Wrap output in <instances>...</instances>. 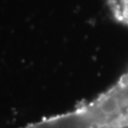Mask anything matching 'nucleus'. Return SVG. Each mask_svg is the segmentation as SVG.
Masks as SVG:
<instances>
[{"label": "nucleus", "instance_id": "nucleus-1", "mask_svg": "<svg viewBox=\"0 0 128 128\" xmlns=\"http://www.w3.org/2000/svg\"><path fill=\"white\" fill-rule=\"evenodd\" d=\"M20 128H128V69L94 99Z\"/></svg>", "mask_w": 128, "mask_h": 128}, {"label": "nucleus", "instance_id": "nucleus-2", "mask_svg": "<svg viewBox=\"0 0 128 128\" xmlns=\"http://www.w3.org/2000/svg\"><path fill=\"white\" fill-rule=\"evenodd\" d=\"M106 2L115 20L128 28V0H106Z\"/></svg>", "mask_w": 128, "mask_h": 128}]
</instances>
